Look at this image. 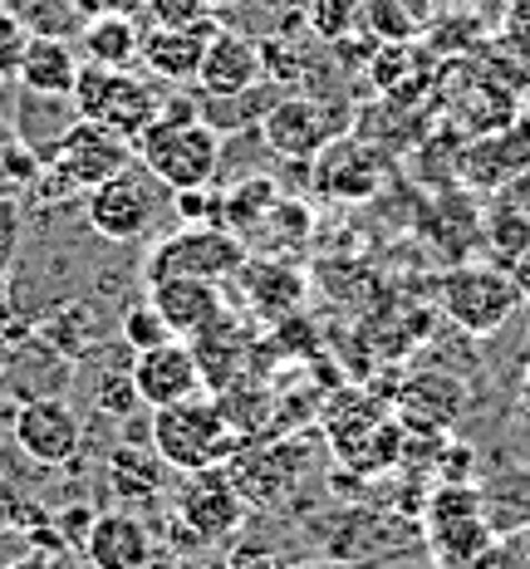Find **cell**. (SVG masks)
<instances>
[{"label": "cell", "instance_id": "obj_24", "mask_svg": "<svg viewBox=\"0 0 530 569\" xmlns=\"http://www.w3.org/2000/svg\"><path fill=\"white\" fill-rule=\"evenodd\" d=\"M359 16L373 34H383L388 44H403L418 30L422 16H412V0H359Z\"/></svg>", "mask_w": 530, "mask_h": 569}, {"label": "cell", "instance_id": "obj_3", "mask_svg": "<svg viewBox=\"0 0 530 569\" xmlns=\"http://www.w3.org/2000/svg\"><path fill=\"white\" fill-rule=\"evenodd\" d=\"M79 118L89 123H103L109 133L133 142L143 128L158 118L162 99L152 93L148 79H138L133 69H109V64H79V79H74V93H69Z\"/></svg>", "mask_w": 530, "mask_h": 569}, {"label": "cell", "instance_id": "obj_15", "mask_svg": "<svg viewBox=\"0 0 530 569\" xmlns=\"http://www.w3.org/2000/svg\"><path fill=\"white\" fill-rule=\"evenodd\" d=\"M266 79V59L246 34L236 30H217L202 54V69H197V89L207 99H236V93H251Z\"/></svg>", "mask_w": 530, "mask_h": 569}, {"label": "cell", "instance_id": "obj_31", "mask_svg": "<svg viewBox=\"0 0 530 569\" xmlns=\"http://www.w3.org/2000/svg\"><path fill=\"white\" fill-rule=\"evenodd\" d=\"M10 569H74V560H69V550H34V555H20Z\"/></svg>", "mask_w": 530, "mask_h": 569}, {"label": "cell", "instance_id": "obj_1", "mask_svg": "<svg viewBox=\"0 0 530 569\" xmlns=\"http://www.w3.org/2000/svg\"><path fill=\"white\" fill-rule=\"evenodd\" d=\"M148 442H152V452H158L162 467H172L187 477V471L227 467V461L246 447V437L227 422V412H221L217 398L197 393V398L168 402V408H152Z\"/></svg>", "mask_w": 530, "mask_h": 569}, {"label": "cell", "instance_id": "obj_25", "mask_svg": "<svg viewBox=\"0 0 530 569\" xmlns=\"http://www.w3.org/2000/svg\"><path fill=\"white\" fill-rule=\"evenodd\" d=\"M40 526V506L10 477H0V536H30Z\"/></svg>", "mask_w": 530, "mask_h": 569}, {"label": "cell", "instance_id": "obj_4", "mask_svg": "<svg viewBox=\"0 0 530 569\" xmlns=\"http://www.w3.org/2000/svg\"><path fill=\"white\" fill-rule=\"evenodd\" d=\"M442 315L452 319L462 335L491 339L511 325V315L521 310V290H516L511 270L501 266H457L442 276Z\"/></svg>", "mask_w": 530, "mask_h": 569}, {"label": "cell", "instance_id": "obj_12", "mask_svg": "<svg viewBox=\"0 0 530 569\" xmlns=\"http://www.w3.org/2000/svg\"><path fill=\"white\" fill-rule=\"evenodd\" d=\"M128 373H133L143 408H168V402L202 393V369H197V353L187 339H168V343H152V349L133 353V369Z\"/></svg>", "mask_w": 530, "mask_h": 569}, {"label": "cell", "instance_id": "obj_17", "mask_svg": "<svg viewBox=\"0 0 530 569\" xmlns=\"http://www.w3.org/2000/svg\"><path fill=\"white\" fill-rule=\"evenodd\" d=\"M221 26L217 20H202V26H187V30H158L152 26L143 34V64L152 79H162V84H197V69H202V54L211 44V34Z\"/></svg>", "mask_w": 530, "mask_h": 569}, {"label": "cell", "instance_id": "obj_11", "mask_svg": "<svg viewBox=\"0 0 530 569\" xmlns=\"http://www.w3.org/2000/svg\"><path fill=\"white\" fill-rule=\"evenodd\" d=\"M261 138L276 158L290 162H314V152L324 148L329 138H339L334 113L324 109L320 99H304V93H286L261 113Z\"/></svg>", "mask_w": 530, "mask_h": 569}, {"label": "cell", "instance_id": "obj_36", "mask_svg": "<svg viewBox=\"0 0 530 569\" xmlns=\"http://www.w3.org/2000/svg\"><path fill=\"white\" fill-rule=\"evenodd\" d=\"M0 152H6V128H0Z\"/></svg>", "mask_w": 530, "mask_h": 569}, {"label": "cell", "instance_id": "obj_23", "mask_svg": "<svg viewBox=\"0 0 530 569\" xmlns=\"http://www.w3.org/2000/svg\"><path fill=\"white\" fill-rule=\"evenodd\" d=\"M487 236L497 251H506V260H516L530 246V217L497 192V201H491V211H487Z\"/></svg>", "mask_w": 530, "mask_h": 569}, {"label": "cell", "instance_id": "obj_30", "mask_svg": "<svg viewBox=\"0 0 530 569\" xmlns=\"http://www.w3.org/2000/svg\"><path fill=\"white\" fill-rule=\"evenodd\" d=\"M138 402H143V398H138V388H133V373H103V383H99V408L103 412L128 418Z\"/></svg>", "mask_w": 530, "mask_h": 569}, {"label": "cell", "instance_id": "obj_16", "mask_svg": "<svg viewBox=\"0 0 530 569\" xmlns=\"http://www.w3.org/2000/svg\"><path fill=\"white\" fill-rule=\"evenodd\" d=\"M79 555L93 569H148L152 536L133 511H103L89 520V536L79 540Z\"/></svg>", "mask_w": 530, "mask_h": 569}, {"label": "cell", "instance_id": "obj_35", "mask_svg": "<svg viewBox=\"0 0 530 569\" xmlns=\"http://www.w3.org/2000/svg\"><path fill=\"white\" fill-rule=\"evenodd\" d=\"M516 536H521V540L530 545V520H526V526H521V530H516Z\"/></svg>", "mask_w": 530, "mask_h": 569}, {"label": "cell", "instance_id": "obj_33", "mask_svg": "<svg viewBox=\"0 0 530 569\" xmlns=\"http://www.w3.org/2000/svg\"><path fill=\"white\" fill-rule=\"evenodd\" d=\"M10 422H16V412H6V402H0V447L10 442Z\"/></svg>", "mask_w": 530, "mask_h": 569}, {"label": "cell", "instance_id": "obj_26", "mask_svg": "<svg viewBox=\"0 0 530 569\" xmlns=\"http://www.w3.org/2000/svg\"><path fill=\"white\" fill-rule=\"evenodd\" d=\"M143 10L158 30H187L211 20V0H143Z\"/></svg>", "mask_w": 530, "mask_h": 569}, {"label": "cell", "instance_id": "obj_5", "mask_svg": "<svg viewBox=\"0 0 530 569\" xmlns=\"http://www.w3.org/2000/svg\"><path fill=\"white\" fill-rule=\"evenodd\" d=\"M162 192H168V187L133 158L123 172H113L109 182L89 187V201H84L89 227L99 231L103 241H118V246L138 241V236H148L152 221H158Z\"/></svg>", "mask_w": 530, "mask_h": 569}, {"label": "cell", "instance_id": "obj_29", "mask_svg": "<svg viewBox=\"0 0 530 569\" xmlns=\"http://www.w3.org/2000/svg\"><path fill=\"white\" fill-rule=\"evenodd\" d=\"M26 40H30V34H26V26H20V16L0 6V84H6V79H16V64H20Z\"/></svg>", "mask_w": 530, "mask_h": 569}, {"label": "cell", "instance_id": "obj_28", "mask_svg": "<svg viewBox=\"0 0 530 569\" xmlns=\"http://www.w3.org/2000/svg\"><path fill=\"white\" fill-rule=\"evenodd\" d=\"M353 16H359V0H314L310 10V26L324 34V40H344Z\"/></svg>", "mask_w": 530, "mask_h": 569}, {"label": "cell", "instance_id": "obj_8", "mask_svg": "<svg viewBox=\"0 0 530 569\" xmlns=\"http://www.w3.org/2000/svg\"><path fill=\"white\" fill-rule=\"evenodd\" d=\"M44 162H50V172H59V192H89L133 162V142L109 133L103 123L74 118V128L59 138V148Z\"/></svg>", "mask_w": 530, "mask_h": 569}, {"label": "cell", "instance_id": "obj_6", "mask_svg": "<svg viewBox=\"0 0 530 569\" xmlns=\"http://www.w3.org/2000/svg\"><path fill=\"white\" fill-rule=\"evenodd\" d=\"M246 241L227 227H207V221H197V227H182L177 236L152 246L148 266H143V280H168V276H197V280H231L236 270L246 266Z\"/></svg>", "mask_w": 530, "mask_h": 569}, {"label": "cell", "instance_id": "obj_22", "mask_svg": "<svg viewBox=\"0 0 530 569\" xmlns=\"http://www.w3.org/2000/svg\"><path fill=\"white\" fill-rule=\"evenodd\" d=\"M118 339L128 343V353H143V349H152V343H168L177 335L168 329V319L158 315V305L138 300V305H128L123 310V319H118Z\"/></svg>", "mask_w": 530, "mask_h": 569}, {"label": "cell", "instance_id": "obj_21", "mask_svg": "<svg viewBox=\"0 0 530 569\" xmlns=\"http://www.w3.org/2000/svg\"><path fill=\"white\" fill-rule=\"evenodd\" d=\"M280 201V187L270 182V177H246V182H236L231 192H221V227L236 231L246 241L256 227H261V217Z\"/></svg>", "mask_w": 530, "mask_h": 569}, {"label": "cell", "instance_id": "obj_20", "mask_svg": "<svg viewBox=\"0 0 530 569\" xmlns=\"http://www.w3.org/2000/svg\"><path fill=\"white\" fill-rule=\"evenodd\" d=\"M79 40H84L89 64L128 69L138 54H143V30H138V20L128 16V10H103V16H93L89 26L79 30Z\"/></svg>", "mask_w": 530, "mask_h": 569}, {"label": "cell", "instance_id": "obj_18", "mask_svg": "<svg viewBox=\"0 0 530 569\" xmlns=\"http://www.w3.org/2000/svg\"><path fill=\"white\" fill-rule=\"evenodd\" d=\"M231 280H241V290H246V305H251L261 319H286L300 310V300H304V276L294 266H286L280 256H246V266L236 270Z\"/></svg>", "mask_w": 530, "mask_h": 569}, {"label": "cell", "instance_id": "obj_2", "mask_svg": "<svg viewBox=\"0 0 530 569\" xmlns=\"http://www.w3.org/2000/svg\"><path fill=\"white\" fill-rule=\"evenodd\" d=\"M133 158L158 177L168 192L217 187L221 172V133L207 118H152L133 138Z\"/></svg>", "mask_w": 530, "mask_h": 569}, {"label": "cell", "instance_id": "obj_14", "mask_svg": "<svg viewBox=\"0 0 530 569\" xmlns=\"http://www.w3.org/2000/svg\"><path fill=\"white\" fill-rule=\"evenodd\" d=\"M148 300L158 305V315L168 319V329L177 339H197L227 315V295L217 280H197V276H168L148 284Z\"/></svg>", "mask_w": 530, "mask_h": 569}, {"label": "cell", "instance_id": "obj_32", "mask_svg": "<svg viewBox=\"0 0 530 569\" xmlns=\"http://www.w3.org/2000/svg\"><path fill=\"white\" fill-rule=\"evenodd\" d=\"M506 270H511L516 290H521V305H530V246H526V251L516 256V260H511V266H506Z\"/></svg>", "mask_w": 530, "mask_h": 569}, {"label": "cell", "instance_id": "obj_34", "mask_svg": "<svg viewBox=\"0 0 530 569\" xmlns=\"http://www.w3.org/2000/svg\"><path fill=\"white\" fill-rule=\"evenodd\" d=\"M521 412L530 418V363H526V378H521Z\"/></svg>", "mask_w": 530, "mask_h": 569}, {"label": "cell", "instance_id": "obj_9", "mask_svg": "<svg viewBox=\"0 0 530 569\" xmlns=\"http://www.w3.org/2000/svg\"><path fill=\"white\" fill-rule=\"evenodd\" d=\"M10 437L40 467H64V461L84 452V422L64 398H26L16 408Z\"/></svg>", "mask_w": 530, "mask_h": 569}, {"label": "cell", "instance_id": "obj_7", "mask_svg": "<svg viewBox=\"0 0 530 569\" xmlns=\"http://www.w3.org/2000/svg\"><path fill=\"white\" fill-rule=\"evenodd\" d=\"M393 158L363 133H339L314 152V192L334 197V201H369L373 192H383Z\"/></svg>", "mask_w": 530, "mask_h": 569}, {"label": "cell", "instance_id": "obj_19", "mask_svg": "<svg viewBox=\"0 0 530 569\" xmlns=\"http://www.w3.org/2000/svg\"><path fill=\"white\" fill-rule=\"evenodd\" d=\"M20 89L30 93H50V99H69L79 79V54L64 34H30L26 50H20L16 64Z\"/></svg>", "mask_w": 530, "mask_h": 569}, {"label": "cell", "instance_id": "obj_13", "mask_svg": "<svg viewBox=\"0 0 530 569\" xmlns=\"http://www.w3.org/2000/svg\"><path fill=\"white\" fill-rule=\"evenodd\" d=\"M393 408H398L393 418L403 422L408 432H438L442 437L447 427L467 412V388L442 369H418L412 378H403Z\"/></svg>", "mask_w": 530, "mask_h": 569}, {"label": "cell", "instance_id": "obj_27", "mask_svg": "<svg viewBox=\"0 0 530 569\" xmlns=\"http://www.w3.org/2000/svg\"><path fill=\"white\" fill-rule=\"evenodd\" d=\"M467 569H530V545L516 536V530H506V536H491V545Z\"/></svg>", "mask_w": 530, "mask_h": 569}, {"label": "cell", "instance_id": "obj_10", "mask_svg": "<svg viewBox=\"0 0 530 569\" xmlns=\"http://www.w3.org/2000/svg\"><path fill=\"white\" fill-rule=\"evenodd\" d=\"M177 516L197 540H227L246 520V496L236 491L227 467L187 471V486L177 491Z\"/></svg>", "mask_w": 530, "mask_h": 569}]
</instances>
